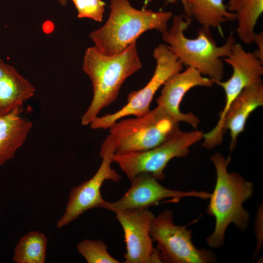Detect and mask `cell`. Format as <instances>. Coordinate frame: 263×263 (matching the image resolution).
I'll return each mask as SVG.
<instances>
[{"instance_id":"obj_1","label":"cell","mask_w":263,"mask_h":263,"mask_svg":"<svg viewBox=\"0 0 263 263\" xmlns=\"http://www.w3.org/2000/svg\"><path fill=\"white\" fill-rule=\"evenodd\" d=\"M210 159L216 169V181L209 198L207 213L214 217L215 225L206 242L209 246L218 248L223 244L230 224H234L242 231L247 227L250 215L243 207V204L252 196L254 186L239 173L228 172L230 156L225 158L220 153H215Z\"/></svg>"},{"instance_id":"obj_2","label":"cell","mask_w":263,"mask_h":263,"mask_svg":"<svg viewBox=\"0 0 263 263\" xmlns=\"http://www.w3.org/2000/svg\"><path fill=\"white\" fill-rule=\"evenodd\" d=\"M141 67L136 40L124 51L113 56L103 54L95 46L87 48L83 70L92 81L94 95L81 117L82 125L90 124L103 108L113 102L125 80Z\"/></svg>"},{"instance_id":"obj_3","label":"cell","mask_w":263,"mask_h":263,"mask_svg":"<svg viewBox=\"0 0 263 263\" xmlns=\"http://www.w3.org/2000/svg\"><path fill=\"white\" fill-rule=\"evenodd\" d=\"M191 21V18L187 16H175L171 28L162 34L163 40L183 65L196 69L214 83L222 80L224 75L222 57L229 55L236 43L233 33L229 34L221 46L217 45L210 28L204 26L199 29L195 38H189L184 31Z\"/></svg>"},{"instance_id":"obj_4","label":"cell","mask_w":263,"mask_h":263,"mask_svg":"<svg viewBox=\"0 0 263 263\" xmlns=\"http://www.w3.org/2000/svg\"><path fill=\"white\" fill-rule=\"evenodd\" d=\"M109 17L104 25L94 31L90 37L101 53L113 56L124 51L145 32L155 29L167 31L172 17L169 11H154L144 7H133L128 0H111Z\"/></svg>"},{"instance_id":"obj_5","label":"cell","mask_w":263,"mask_h":263,"mask_svg":"<svg viewBox=\"0 0 263 263\" xmlns=\"http://www.w3.org/2000/svg\"><path fill=\"white\" fill-rule=\"evenodd\" d=\"M179 122L161 107L135 118L121 119L109 127L115 153L142 151L153 148L180 131Z\"/></svg>"},{"instance_id":"obj_6","label":"cell","mask_w":263,"mask_h":263,"mask_svg":"<svg viewBox=\"0 0 263 263\" xmlns=\"http://www.w3.org/2000/svg\"><path fill=\"white\" fill-rule=\"evenodd\" d=\"M199 131H178L160 145L149 150L115 153L113 157L120 169L131 181L140 173L151 174L158 181L163 180L164 170L169 162L174 158L186 156L189 148L203 138Z\"/></svg>"},{"instance_id":"obj_7","label":"cell","mask_w":263,"mask_h":263,"mask_svg":"<svg viewBox=\"0 0 263 263\" xmlns=\"http://www.w3.org/2000/svg\"><path fill=\"white\" fill-rule=\"evenodd\" d=\"M153 55L156 65L149 82L143 88L129 93L127 103L119 110L96 117L90 124L92 129H107L124 117L131 115L139 117L149 112L151 102L157 91L171 76L182 71L184 66L166 44H161L156 47Z\"/></svg>"},{"instance_id":"obj_8","label":"cell","mask_w":263,"mask_h":263,"mask_svg":"<svg viewBox=\"0 0 263 263\" xmlns=\"http://www.w3.org/2000/svg\"><path fill=\"white\" fill-rule=\"evenodd\" d=\"M150 234L157 243L162 263H208L216 260L210 251L196 247L192 240V230L187 225L175 224L172 212L169 209L154 217Z\"/></svg>"},{"instance_id":"obj_9","label":"cell","mask_w":263,"mask_h":263,"mask_svg":"<svg viewBox=\"0 0 263 263\" xmlns=\"http://www.w3.org/2000/svg\"><path fill=\"white\" fill-rule=\"evenodd\" d=\"M115 152V141L109 134L101 146L100 157L102 162L100 166L91 178L73 188L65 212L57 222V228H60L68 225L88 210L101 207L105 201L101 193V188L104 182L111 180L118 183L121 179L116 171L111 167Z\"/></svg>"},{"instance_id":"obj_10","label":"cell","mask_w":263,"mask_h":263,"mask_svg":"<svg viewBox=\"0 0 263 263\" xmlns=\"http://www.w3.org/2000/svg\"><path fill=\"white\" fill-rule=\"evenodd\" d=\"M130 181V188L122 197L113 202L105 201L101 207L115 213L124 210L148 208L168 198L178 202L187 197L207 199L211 195V193L205 191H182L169 189L149 173L139 174Z\"/></svg>"},{"instance_id":"obj_11","label":"cell","mask_w":263,"mask_h":263,"mask_svg":"<svg viewBox=\"0 0 263 263\" xmlns=\"http://www.w3.org/2000/svg\"><path fill=\"white\" fill-rule=\"evenodd\" d=\"M123 230L126 252L124 263H162L150 234L155 215L148 208L128 209L115 213Z\"/></svg>"},{"instance_id":"obj_12","label":"cell","mask_w":263,"mask_h":263,"mask_svg":"<svg viewBox=\"0 0 263 263\" xmlns=\"http://www.w3.org/2000/svg\"><path fill=\"white\" fill-rule=\"evenodd\" d=\"M214 82L195 69L187 67L183 72L171 76L162 86L160 96L156 99L161 107L177 122H185L196 128L199 119L192 113H185L180 106L186 93L196 86L211 87Z\"/></svg>"},{"instance_id":"obj_13","label":"cell","mask_w":263,"mask_h":263,"mask_svg":"<svg viewBox=\"0 0 263 263\" xmlns=\"http://www.w3.org/2000/svg\"><path fill=\"white\" fill-rule=\"evenodd\" d=\"M223 61L230 65L232 74L226 81L214 82L222 87L225 94V107L228 108L246 87L262 82L263 62L258 59L253 53L246 52L240 43L233 46L229 55Z\"/></svg>"},{"instance_id":"obj_14","label":"cell","mask_w":263,"mask_h":263,"mask_svg":"<svg viewBox=\"0 0 263 263\" xmlns=\"http://www.w3.org/2000/svg\"><path fill=\"white\" fill-rule=\"evenodd\" d=\"M263 106L262 82L253 83L245 87L231 104L223 123L224 132L229 130L230 132V151L236 147L237 138L244 131L248 117L256 109Z\"/></svg>"},{"instance_id":"obj_15","label":"cell","mask_w":263,"mask_h":263,"mask_svg":"<svg viewBox=\"0 0 263 263\" xmlns=\"http://www.w3.org/2000/svg\"><path fill=\"white\" fill-rule=\"evenodd\" d=\"M22 110L0 116V166L15 156L32 128V122L21 116Z\"/></svg>"},{"instance_id":"obj_16","label":"cell","mask_w":263,"mask_h":263,"mask_svg":"<svg viewBox=\"0 0 263 263\" xmlns=\"http://www.w3.org/2000/svg\"><path fill=\"white\" fill-rule=\"evenodd\" d=\"M35 87L12 66L0 77V116L22 109L24 103L34 96Z\"/></svg>"},{"instance_id":"obj_17","label":"cell","mask_w":263,"mask_h":263,"mask_svg":"<svg viewBox=\"0 0 263 263\" xmlns=\"http://www.w3.org/2000/svg\"><path fill=\"white\" fill-rule=\"evenodd\" d=\"M226 6L236 15L239 38L244 43H252L255 26L263 13V0H229Z\"/></svg>"},{"instance_id":"obj_18","label":"cell","mask_w":263,"mask_h":263,"mask_svg":"<svg viewBox=\"0 0 263 263\" xmlns=\"http://www.w3.org/2000/svg\"><path fill=\"white\" fill-rule=\"evenodd\" d=\"M187 3L190 17L202 26L218 28L236 20V15L228 11L224 0H187Z\"/></svg>"},{"instance_id":"obj_19","label":"cell","mask_w":263,"mask_h":263,"mask_svg":"<svg viewBox=\"0 0 263 263\" xmlns=\"http://www.w3.org/2000/svg\"><path fill=\"white\" fill-rule=\"evenodd\" d=\"M48 240L42 233L31 231L19 240L14 248L13 260L16 263H44Z\"/></svg>"},{"instance_id":"obj_20","label":"cell","mask_w":263,"mask_h":263,"mask_svg":"<svg viewBox=\"0 0 263 263\" xmlns=\"http://www.w3.org/2000/svg\"><path fill=\"white\" fill-rule=\"evenodd\" d=\"M76 248L88 263H120L109 254L107 245L99 240H84L77 244Z\"/></svg>"},{"instance_id":"obj_21","label":"cell","mask_w":263,"mask_h":263,"mask_svg":"<svg viewBox=\"0 0 263 263\" xmlns=\"http://www.w3.org/2000/svg\"><path fill=\"white\" fill-rule=\"evenodd\" d=\"M77 11L78 18H89L102 21L105 3L102 0H71Z\"/></svg>"},{"instance_id":"obj_22","label":"cell","mask_w":263,"mask_h":263,"mask_svg":"<svg viewBox=\"0 0 263 263\" xmlns=\"http://www.w3.org/2000/svg\"><path fill=\"white\" fill-rule=\"evenodd\" d=\"M253 42H254L257 49L252 52L254 55L258 59L263 62V33L260 32L259 33H255Z\"/></svg>"},{"instance_id":"obj_23","label":"cell","mask_w":263,"mask_h":263,"mask_svg":"<svg viewBox=\"0 0 263 263\" xmlns=\"http://www.w3.org/2000/svg\"><path fill=\"white\" fill-rule=\"evenodd\" d=\"M153 0H145L144 7L149 3L152 2ZM178 0H166L167 3H174L176 2ZM183 5L184 11L187 17H190L188 5L187 0H180Z\"/></svg>"},{"instance_id":"obj_24","label":"cell","mask_w":263,"mask_h":263,"mask_svg":"<svg viewBox=\"0 0 263 263\" xmlns=\"http://www.w3.org/2000/svg\"><path fill=\"white\" fill-rule=\"evenodd\" d=\"M10 66V65L6 64L0 58V77L7 71Z\"/></svg>"},{"instance_id":"obj_25","label":"cell","mask_w":263,"mask_h":263,"mask_svg":"<svg viewBox=\"0 0 263 263\" xmlns=\"http://www.w3.org/2000/svg\"><path fill=\"white\" fill-rule=\"evenodd\" d=\"M59 4H60L62 6H65L66 5L67 3V0H56Z\"/></svg>"}]
</instances>
